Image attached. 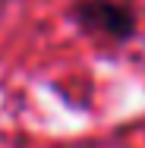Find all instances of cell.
I'll list each match as a JSON object with an SVG mask.
<instances>
[{
	"label": "cell",
	"instance_id": "1",
	"mask_svg": "<svg viewBox=\"0 0 145 148\" xmlns=\"http://www.w3.org/2000/svg\"><path fill=\"white\" fill-rule=\"evenodd\" d=\"M66 16L79 32L117 47L139 35V13L129 0H73Z\"/></svg>",
	"mask_w": 145,
	"mask_h": 148
}]
</instances>
